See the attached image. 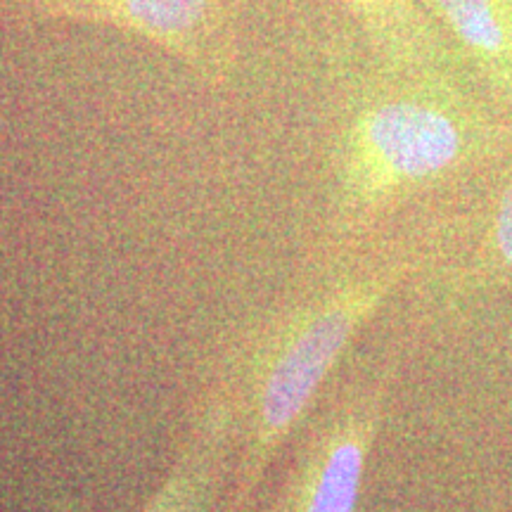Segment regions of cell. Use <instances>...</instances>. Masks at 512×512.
<instances>
[{
	"instance_id": "obj_5",
	"label": "cell",
	"mask_w": 512,
	"mask_h": 512,
	"mask_svg": "<svg viewBox=\"0 0 512 512\" xmlns=\"http://www.w3.org/2000/svg\"><path fill=\"white\" fill-rule=\"evenodd\" d=\"M235 448V396L228 368L192 413L164 482L140 512H204Z\"/></svg>"
},
{
	"instance_id": "obj_7",
	"label": "cell",
	"mask_w": 512,
	"mask_h": 512,
	"mask_svg": "<svg viewBox=\"0 0 512 512\" xmlns=\"http://www.w3.org/2000/svg\"><path fill=\"white\" fill-rule=\"evenodd\" d=\"M361 29L399 72H430L437 62V38L411 0H342Z\"/></svg>"
},
{
	"instance_id": "obj_6",
	"label": "cell",
	"mask_w": 512,
	"mask_h": 512,
	"mask_svg": "<svg viewBox=\"0 0 512 512\" xmlns=\"http://www.w3.org/2000/svg\"><path fill=\"white\" fill-rule=\"evenodd\" d=\"M477 67L512 93V0H430Z\"/></svg>"
},
{
	"instance_id": "obj_2",
	"label": "cell",
	"mask_w": 512,
	"mask_h": 512,
	"mask_svg": "<svg viewBox=\"0 0 512 512\" xmlns=\"http://www.w3.org/2000/svg\"><path fill=\"white\" fill-rule=\"evenodd\" d=\"M375 88L351 114L337 147V233L356 238L384 211L467 162L472 121L444 88L413 79Z\"/></svg>"
},
{
	"instance_id": "obj_3",
	"label": "cell",
	"mask_w": 512,
	"mask_h": 512,
	"mask_svg": "<svg viewBox=\"0 0 512 512\" xmlns=\"http://www.w3.org/2000/svg\"><path fill=\"white\" fill-rule=\"evenodd\" d=\"M249 0H15L29 22L110 27L181 62L204 86L221 91L240 67V27Z\"/></svg>"
},
{
	"instance_id": "obj_4",
	"label": "cell",
	"mask_w": 512,
	"mask_h": 512,
	"mask_svg": "<svg viewBox=\"0 0 512 512\" xmlns=\"http://www.w3.org/2000/svg\"><path fill=\"white\" fill-rule=\"evenodd\" d=\"M389 389L392 366L361 368L306 418L297 460L273 512H356Z\"/></svg>"
},
{
	"instance_id": "obj_1",
	"label": "cell",
	"mask_w": 512,
	"mask_h": 512,
	"mask_svg": "<svg viewBox=\"0 0 512 512\" xmlns=\"http://www.w3.org/2000/svg\"><path fill=\"white\" fill-rule=\"evenodd\" d=\"M418 247L366 254L280 313L228 366L235 448L228 512H247L266 472L342 363L354 339L418 271Z\"/></svg>"
},
{
	"instance_id": "obj_8",
	"label": "cell",
	"mask_w": 512,
	"mask_h": 512,
	"mask_svg": "<svg viewBox=\"0 0 512 512\" xmlns=\"http://www.w3.org/2000/svg\"><path fill=\"white\" fill-rule=\"evenodd\" d=\"M477 271L496 283H512V176L498 197L491 226L479 245Z\"/></svg>"
}]
</instances>
